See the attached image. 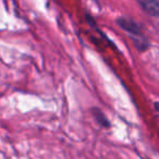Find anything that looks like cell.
<instances>
[{"instance_id": "1", "label": "cell", "mask_w": 159, "mask_h": 159, "mask_svg": "<svg viewBox=\"0 0 159 159\" xmlns=\"http://www.w3.org/2000/svg\"><path fill=\"white\" fill-rule=\"evenodd\" d=\"M117 23L122 30H124L125 32H128L132 38H134L135 45L139 50H145L148 47V40L144 37L143 33H142L141 26L137 24L135 21L131 20V19L126 18H119L117 20Z\"/></svg>"}, {"instance_id": "2", "label": "cell", "mask_w": 159, "mask_h": 159, "mask_svg": "<svg viewBox=\"0 0 159 159\" xmlns=\"http://www.w3.org/2000/svg\"><path fill=\"white\" fill-rule=\"evenodd\" d=\"M139 5L146 11L148 14L152 16H158L159 11V0H136Z\"/></svg>"}]
</instances>
